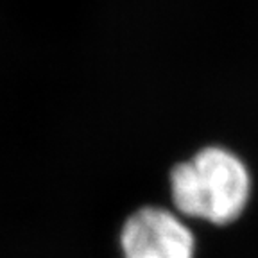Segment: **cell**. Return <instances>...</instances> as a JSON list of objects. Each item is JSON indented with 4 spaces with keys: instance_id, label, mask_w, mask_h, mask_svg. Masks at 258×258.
Wrapping results in <instances>:
<instances>
[{
    "instance_id": "obj_1",
    "label": "cell",
    "mask_w": 258,
    "mask_h": 258,
    "mask_svg": "<svg viewBox=\"0 0 258 258\" xmlns=\"http://www.w3.org/2000/svg\"><path fill=\"white\" fill-rule=\"evenodd\" d=\"M249 172L238 156L222 147H205L170 172V194L183 215L212 224H230L249 199Z\"/></svg>"
},
{
    "instance_id": "obj_2",
    "label": "cell",
    "mask_w": 258,
    "mask_h": 258,
    "mask_svg": "<svg viewBox=\"0 0 258 258\" xmlns=\"http://www.w3.org/2000/svg\"><path fill=\"white\" fill-rule=\"evenodd\" d=\"M120 247L124 258H194L196 242L169 210L145 206L124 222Z\"/></svg>"
}]
</instances>
